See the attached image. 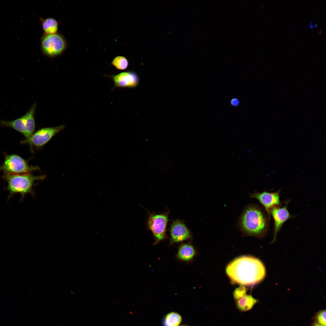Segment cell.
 Segmentation results:
<instances>
[{
	"label": "cell",
	"instance_id": "6da1fadb",
	"mask_svg": "<svg viewBox=\"0 0 326 326\" xmlns=\"http://www.w3.org/2000/svg\"><path fill=\"white\" fill-rule=\"evenodd\" d=\"M226 272L233 282L243 286H253L262 281L266 275L265 267L259 259L253 257H238L227 265Z\"/></svg>",
	"mask_w": 326,
	"mask_h": 326
},
{
	"label": "cell",
	"instance_id": "7a4b0ae2",
	"mask_svg": "<svg viewBox=\"0 0 326 326\" xmlns=\"http://www.w3.org/2000/svg\"><path fill=\"white\" fill-rule=\"evenodd\" d=\"M239 225L243 234L259 238L265 235L268 228V220L264 213L260 207L254 204L245 208Z\"/></svg>",
	"mask_w": 326,
	"mask_h": 326
},
{
	"label": "cell",
	"instance_id": "3957f363",
	"mask_svg": "<svg viewBox=\"0 0 326 326\" xmlns=\"http://www.w3.org/2000/svg\"><path fill=\"white\" fill-rule=\"evenodd\" d=\"M45 177L44 175L35 176L29 173L16 174L7 172H4L3 176L8 184L9 198L14 194L20 193L22 198L27 193L33 194L32 189L34 182L43 180Z\"/></svg>",
	"mask_w": 326,
	"mask_h": 326
},
{
	"label": "cell",
	"instance_id": "277c9868",
	"mask_svg": "<svg viewBox=\"0 0 326 326\" xmlns=\"http://www.w3.org/2000/svg\"><path fill=\"white\" fill-rule=\"evenodd\" d=\"M66 47L65 39L59 34H44L42 38V50L48 56L53 57L60 55L65 50Z\"/></svg>",
	"mask_w": 326,
	"mask_h": 326
},
{
	"label": "cell",
	"instance_id": "5b68a950",
	"mask_svg": "<svg viewBox=\"0 0 326 326\" xmlns=\"http://www.w3.org/2000/svg\"><path fill=\"white\" fill-rule=\"evenodd\" d=\"M168 222L167 213L160 214L149 213L147 222V227L151 231L154 237V245L164 240L166 238V232Z\"/></svg>",
	"mask_w": 326,
	"mask_h": 326
},
{
	"label": "cell",
	"instance_id": "8992f818",
	"mask_svg": "<svg viewBox=\"0 0 326 326\" xmlns=\"http://www.w3.org/2000/svg\"><path fill=\"white\" fill-rule=\"evenodd\" d=\"M37 169L30 166L26 161L15 154L6 155L0 167V169L4 172L16 174L29 173Z\"/></svg>",
	"mask_w": 326,
	"mask_h": 326
},
{
	"label": "cell",
	"instance_id": "52a82bcc",
	"mask_svg": "<svg viewBox=\"0 0 326 326\" xmlns=\"http://www.w3.org/2000/svg\"><path fill=\"white\" fill-rule=\"evenodd\" d=\"M65 127L63 125L54 127L43 128L33 134L28 139L23 141L36 147H41L49 142L57 133Z\"/></svg>",
	"mask_w": 326,
	"mask_h": 326
},
{
	"label": "cell",
	"instance_id": "ba28073f",
	"mask_svg": "<svg viewBox=\"0 0 326 326\" xmlns=\"http://www.w3.org/2000/svg\"><path fill=\"white\" fill-rule=\"evenodd\" d=\"M280 190L276 192L264 191L262 192H254L251 194V197L258 200L262 205L270 218V212L273 207L280 205Z\"/></svg>",
	"mask_w": 326,
	"mask_h": 326
},
{
	"label": "cell",
	"instance_id": "9c48e42d",
	"mask_svg": "<svg viewBox=\"0 0 326 326\" xmlns=\"http://www.w3.org/2000/svg\"><path fill=\"white\" fill-rule=\"evenodd\" d=\"M110 77L113 81L114 88H133L138 85L139 82L138 75L131 71L122 72Z\"/></svg>",
	"mask_w": 326,
	"mask_h": 326
},
{
	"label": "cell",
	"instance_id": "30bf717a",
	"mask_svg": "<svg viewBox=\"0 0 326 326\" xmlns=\"http://www.w3.org/2000/svg\"><path fill=\"white\" fill-rule=\"evenodd\" d=\"M288 202H287L285 205L282 207H274L270 211V215L272 216L274 222V236L272 242L276 240L277 234L283 224L288 219L292 217L288 209Z\"/></svg>",
	"mask_w": 326,
	"mask_h": 326
},
{
	"label": "cell",
	"instance_id": "8fae6325",
	"mask_svg": "<svg viewBox=\"0 0 326 326\" xmlns=\"http://www.w3.org/2000/svg\"><path fill=\"white\" fill-rule=\"evenodd\" d=\"M171 244L177 243L190 239V232L184 223L179 220L172 223L170 229Z\"/></svg>",
	"mask_w": 326,
	"mask_h": 326
},
{
	"label": "cell",
	"instance_id": "7c38bea8",
	"mask_svg": "<svg viewBox=\"0 0 326 326\" xmlns=\"http://www.w3.org/2000/svg\"><path fill=\"white\" fill-rule=\"evenodd\" d=\"M196 251L193 246L190 244L184 243L179 247L177 257L179 260L186 262L192 260L196 256Z\"/></svg>",
	"mask_w": 326,
	"mask_h": 326
},
{
	"label": "cell",
	"instance_id": "4fadbf2b",
	"mask_svg": "<svg viewBox=\"0 0 326 326\" xmlns=\"http://www.w3.org/2000/svg\"><path fill=\"white\" fill-rule=\"evenodd\" d=\"M37 104L34 103L24 115L26 120V130L24 136L26 139H29L33 135L35 129V122L34 115Z\"/></svg>",
	"mask_w": 326,
	"mask_h": 326
},
{
	"label": "cell",
	"instance_id": "5bb4252c",
	"mask_svg": "<svg viewBox=\"0 0 326 326\" xmlns=\"http://www.w3.org/2000/svg\"><path fill=\"white\" fill-rule=\"evenodd\" d=\"M1 125L2 126L12 128L20 133L24 136L25 134L26 120L25 115L12 121L2 120Z\"/></svg>",
	"mask_w": 326,
	"mask_h": 326
},
{
	"label": "cell",
	"instance_id": "9a60e30c",
	"mask_svg": "<svg viewBox=\"0 0 326 326\" xmlns=\"http://www.w3.org/2000/svg\"><path fill=\"white\" fill-rule=\"evenodd\" d=\"M236 300L237 308L242 312L251 310L257 302V300L251 295H246Z\"/></svg>",
	"mask_w": 326,
	"mask_h": 326
},
{
	"label": "cell",
	"instance_id": "2e32d148",
	"mask_svg": "<svg viewBox=\"0 0 326 326\" xmlns=\"http://www.w3.org/2000/svg\"><path fill=\"white\" fill-rule=\"evenodd\" d=\"M43 30L45 34L49 35L57 33L58 24L57 21L52 18L44 20L42 24Z\"/></svg>",
	"mask_w": 326,
	"mask_h": 326
},
{
	"label": "cell",
	"instance_id": "e0dca14e",
	"mask_svg": "<svg viewBox=\"0 0 326 326\" xmlns=\"http://www.w3.org/2000/svg\"><path fill=\"white\" fill-rule=\"evenodd\" d=\"M182 321V317L178 313L171 312L165 316L163 320L164 326H178Z\"/></svg>",
	"mask_w": 326,
	"mask_h": 326
},
{
	"label": "cell",
	"instance_id": "ac0fdd59",
	"mask_svg": "<svg viewBox=\"0 0 326 326\" xmlns=\"http://www.w3.org/2000/svg\"><path fill=\"white\" fill-rule=\"evenodd\" d=\"M111 64L117 69L123 70L127 68L128 66L129 62L127 59L125 57L119 56L113 59Z\"/></svg>",
	"mask_w": 326,
	"mask_h": 326
},
{
	"label": "cell",
	"instance_id": "d6986e66",
	"mask_svg": "<svg viewBox=\"0 0 326 326\" xmlns=\"http://www.w3.org/2000/svg\"><path fill=\"white\" fill-rule=\"evenodd\" d=\"M247 290L243 286H241L237 288L233 293L234 298L235 300L239 299L246 295Z\"/></svg>",
	"mask_w": 326,
	"mask_h": 326
},
{
	"label": "cell",
	"instance_id": "ffe728a7",
	"mask_svg": "<svg viewBox=\"0 0 326 326\" xmlns=\"http://www.w3.org/2000/svg\"><path fill=\"white\" fill-rule=\"evenodd\" d=\"M316 322L324 326H326V311L321 310L318 312L315 317Z\"/></svg>",
	"mask_w": 326,
	"mask_h": 326
},
{
	"label": "cell",
	"instance_id": "44dd1931",
	"mask_svg": "<svg viewBox=\"0 0 326 326\" xmlns=\"http://www.w3.org/2000/svg\"><path fill=\"white\" fill-rule=\"evenodd\" d=\"M239 103V100L236 98L233 99L231 101V103L232 105L234 106H238Z\"/></svg>",
	"mask_w": 326,
	"mask_h": 326
},
{
	"label": "cell",
	"instance_id": "7402d4cb",
	"mask_svg": "<svg viewBox=\"0 0 326 326\" xmlns=\"http://www.w3.org/2000/svg\"><path fill=\"white\" fill-rule=\"evenodd\" d=\"M312 326H324L316 322H315L312 324Z\"/></svg>",
	"mask_w": 326,
	"mask_h": 326
},
{
	"label": "cell",
	"instance_id": "603a6c76",
	"mask_svg": "<svg viewBox=\"0 0 326 326\" xmlns=\"http://www.w3.org/2000/svg\"><path fill=\"white\" fill-rule=\"evenodd\" d=\"M309 23H310V25H309V27L310 28H314V26L312 25V21H310V22Z\"/></svg>",
	"mask_w": 326,
	"mask_h": 326
},
{
	"label": "cell",
	"instance_id": "cb8c5ba5",
	"mask_svg": "<svg viewBox=\"0 0 326 326\" xmlns=\"http://www.w3.org/2000/svg\"><path fill=\"white\" fill-rule=\"evenodd\" d=\"M178 326H189L188 325H187V324H182L181 325Z\"/></svg>",
	"mask_w": 326,
	"mask_h": 326
},
{
	"label": "cell",
	"instance_id": "d4e9b609",
	"mask_svg": "<svg viewBox=\"0 0 326 326\" xmlns=\"http://www.w3.org/2000/svg\"><path fill=\"white\" fill-rule=\"evenodd\" d=\"M318 27V24H315L314 27Z\"/></svg>",
	"mask_w": 326,
	"mask_h": 326
},
{
	"label": "cell",
	"instance_id": "484cf974",
	"mask_svg": "<svg viewBox=\"0 0 326 326\" xmlns=\"http://www.w3.org/2000/svg\"><path fill=\"white\" fill-rule=\"evenodd\" d=\"M322 30H320V31H319V32L318 33H319V34H321V33H322Z\"/></svg>",
	"mask_w": 326,
	"mask_h": 326
},
{
	"label": "cell",
	"instance_id": "4316f807",
	"mask_svg": "<svg viewBox=\"0 0 326 326\" xmlns=\"http://www.w3.org/2000/svg\"><path fill=\"white\" fill-rule=\"evenodd\" d=\"M317 8H318V7H317V8H316L315 10H316V9H317Z\"/></svg>",
	"mask_w": 326,
	"mask_h": 326
}]
</instances>
